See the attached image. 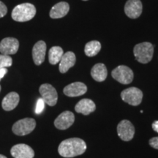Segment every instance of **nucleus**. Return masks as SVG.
I'll return each instance as SVG.
<instances>
[{"mask_svg":"<svg viewBox=\"0 0 158 158\" xmlns=\"http://www.w3.org/2000/svg\"><path fill=\"white\" fill-rule=\"evenodd\" d=\"M86 150V143L78 138H71L64 140L59 144L58 152L62 157L71 158L81 155Z\"/></svg>","mask_w":158,"mask_h":158,"instance_id":"nucleus-1","label":"nucleus"},{"mask_svg":"<svg viewBox=\"0 0 158 158\" xmlns=\"http://www.w3.org/2000/svg\"><path fill=\"white\" fill-rule=\"evenodd\" d=\"M36 14V8L32 4L23 3L17 5L12 11V19L18 22L30 21Z\"/></svg>","mask_w":158,"mask_h":158,"instance_id":"nucleus-2","label":"nucleus"},{"mask_svg":"<svg viewBox=\"0 0 158 158\" xmlns=\"http://www.w3.org/2000/svg\"><path fill=\"white\" fill-rule=\"evenodd\" d=\"M133 54L138 62L147 64L152 59L154 54L153 45L149 42L137 44L134 47Z\"/></svg>","mask_w":158,"mask_h":158,"instance_id":"nucleus-3","label":"nucleus"},{"mask_svg":"<svg viewBox=\"0 0 158 158\" xmlns=\"http://www.w3.org/2000/svg\"><path fill=\"white\" fill-rule=\"evenodd\" d=\"M36 127V121L32 118L20 119L13 124V132L17 135H26L31 133Z\"/></svg>","mask_w":158,"mask_h":158,"instance_id":"nucleus-4","label":"nucleus"},{"mask_svg":"<svg viewBox=\"0 0 158 158\" xmlns=\"http://www.w3.org/2000/svg\"><path fill=\"white\" fill-rule=\"evenodd\" d=\"M143 92L136 87H130L123 90L121 93L122 100L130 106H137L140 105L143 99Z\"/></svg>","mask_w":158,"mask_h":158,"instance_id":"nucleus-5","label":"nucleus"},{"mask_svg":"<svg viewBox=\"0 0 158 158\" xmlns=\"http://www.w3.org/2000/svg\"><path fill=\"white\" fill-rule=\"evenodd\" d=\"M111 76L118 82L122 84H129L133 81L134 74L133 70L125 65H119L114 69Z\"/></svg>","mask_w":158,"mask_h":158,"instance_id":"nucleus-6","label":"nucleus"},{"mask_svg":"<svg viewBox=\"0 0 158 158\" xmlns=\"http://www.w3.org/2000/svg\"><path fill=\"white\" fill-rule=\"evenodd\" d=\"M39 92L45 104L54 106L58 100V94L54 86L49 84H42L40 86Z\"/></svg>","mask_w":158,"mask_h":158,"instance_id":"nucleus-7","label":"nucleus"},{"mask_svg":"<svg viewBox=\"0 0 158 158\" xmlns=\"http://www.w3.org/2000/svg\"><path fill=\"white\" fill-rule=\"evenodd\" d=\"M117 133L122 141H130L135 135V127L133 124L127 119L122 120L117 125Z\"/></svg>","mask_w":158,"mask_h":158,"instance_id":"nucleus-8","label":"nucleus"},{"mask_svg":"<svg viewBox=\"0 0 158 158\" xmlns=\"http://www.w3.org/2000/svg\"><path fill=\"white\" fill-rule=\"evenodd\" d=\"M75 122V115L69 110H65L57 116L54 121V125L59 130H67L73 125Z\"/></svg>","mask_w":158,"mask_h":158,"instance_id":"nucleus-9","label":"nucleus"},{"mask_svg":"<svg viewBox=\"0 0 158 158\" xmlns=\"http://www.w3.org/2000/svg\"><path fill=\"white\" fill-rule=\"evenodd\" d=\"M19 48V42L14 37H6L0 43V52L4 55L15 54Z\"/></svg>","mask_w":158,"mask_h":158,"instance_id":"nucleus-10","label":"nucleus"},{"mask_svg":"<svg viewBox=\"0 0 158 158\" xmlns=\"http://www.w3.org/2000/svg\"><path fill=\"white\" fill-rule=\"evenodd\" d=\"M143 5L141 0H128L124 5V13L130 19H137L141 15Z\"/></svg>","mask_w":158,"mask_h":158,"instance_id":"nucleus-11","label":"nucleus"},{"mask_svg":"<svg viewBox=\"0 0 158 158\" xmlns=\"http://www.w3.org/2000/svg\"><path fill=\"white\" fill-rule=\"evenodd\" d=\"M10 153L14 158H33L35 156L34 150L24 143L13 146L10 150Z\"/></svg>","mask_w":158,"mask_h":158,"instance_id":"nucleus-12","label":"nucleus"},{"mask_svg":"<svg viewBox=\"0 0 158 158\" xmlns=\"http://www.w3.org/2000/svg\"><path fill=\"white\" fill-rule=\"evenodd\" d=\"M87 92V86L82 82H74L64 88L63 92L66 96L74 98L81 96Z\"/></svg>","mask_w":158,"mask_h":158,"instance_id":"nucleus-13","label":"nucleus"},{"mask_svg":"<svg viewBox=\"0 0 158 158\" xmlns=\"http://www.w3.org/2000/svg\"><path fill=\"white\" fill-rule=\"evenodd\" d=\"M45 53H46V44L44 41L40 40L36 43L32 49L33 61L36 65H40L44 62Z\"/></svg>","mask_w":158,"mask_h":158,"instance_id":"nucleus-14","label":"nucleus"},{"mask_svg":"<svg viewBox=\"0 0 158 158\" xmlns=\"http://www.w3.org/2000/svg\"><path fill=\"white\" fill-rule=\"evenodd\" d=\"M76 62V55L72 51H68L63 56L59 62V69L61 73H65L70 70L71 68L74 66Z\"/></svg>","mask_w":158,"mask_h":158,"instance_id":"nucleus-15","label":"nucleus"},{"mask_svg":"<svg viewBox=\"0 0 158 158\" xmlns=\"http://www.w3.org/2000/svg\"><path fill=\"white\" fill-rule=\"evenodd\" d=\"M75 110L77 113L87 116L96 110V105L90 99H82L76 104Z\"/></svg>","mask_w":158,"mask_h":158,"instance_id":"nucleus-16","label":"nucleus"},{"mask_svg":"<svg viewBox=\"0 0 158 158\" xmlns=\"http://www.w3.org/2000/svg\"><path fill=\"white\" fill-rule=\"evenodd\" d=\"M70 5L68 2H61L55 5L50 11V17L51 19H56L64 17L68 13Z\"/></svg>","mask_w":158,"mask_h":158,"instance_id":"nucleus-17","label":"nucleus"},{"mask_svg":"<svg viewBox=\"0 0 158 158\" xmlns=\"http://www.w3.org/2000/svg\"><path fill=\"white\" fill-rule=\"evenodd\" d=\"M19 100L20 98L19 94L15 92H10L4 98L2 102V106L5 110L10 111V110H13L16 108Z\"/></svg>","mask_w":158,"mask_h":158,"instance_id":"nucleus-18","label":"nucleus"},{"mask_svg":"<svg viewBox=\"0 0 158 158\" xmlns=\"http://www.w3.org/2000/svg\"><path fill=\"white\" fill-rule=\"evenodd\" d=\"M91 76L98 82H102L108 76V71L106 65L102 63H98L91 70Z\"/></svg>","mask_w":158,"mask_h":158,"instance_id":"nucleus-19","label":"nucleus"},{"mask_svg":"<svg viewBox=\"0 0 158 158\" xmlns=\"http://www.w3.org/2000/svg\"><path fill=\"white\" fill-rule=\"evenodd\" d=\"M64 54L63 49L59 46L52 47L48 52V60L50 64L55 65L60 62L61 59Z\"/></svg>","mask_w":158,"mask_h":158,"instance_id":"nucleus-20","label":"nucleus"},{"mask_svg":"<svg viewBox=\"0 0 158 158\" xmlns=\"http://www.w3.org/2000/svg\"><path fill=\"white\" fill-rule=\"evenodd\" d=\"M101 50V44L99 41L92 40L87 43L85 45L84 52L87 56L92 57L96 56Z\"/></svg>","mask_w":158,"mask_h":158,"instance_id":"nucleus-21","label":"nucleus"},{"mask_svg":"<svg viewBox=\"0 0 158 158\" xmlns=\"http://www.w3.org/2000/svg\"><path fill=\"white\" fill-rule=\"evenodd\" d=\"M13 64V59L10 56L0 54V69L7 68Z\"/></svg>","mask_w":158,"mask_h":158,"instance_id":"nucleus-22","label":"nucleus"},{"mask_svg":"<svg viewBox=\"0 0 158 158\" xmlns=\"http://www.w3.org/2000/svg\"><path fill=\"white\" fill-rule=\"evenodd\" d=\"M45 102L43 101L42 98H40L37 100V104H36V108H35V113L37 114H40L43 112V110H44L45 108Z\"/></svg>","mask_w":158,"mask_h":158,"instance_id":"nucleus-23","label":"nucleus"},{"mask_svg":"<svg viewBox=\"0 0 158 158\" xmlns=\"http://www.w3.org/2000/svg\"><path fill=\"white\" fill-rule=\"evenodd\" d=\"M7 13V8L2 2L0 1V19L5 16Z\"/></svg>","mask_w":158,"mask_h":158,"instance_id":"nucleus-24","label":"nucleus"},{"mask_svg":"<svg viewBox=\"0 0 158 158\" xmlns=\"http://www.w3.org/2000/svg\"><path fill=\"white\" fill-rule=\"evenodd\" d=\"M149 145L155 149H158V137L152 138L149 141Z\"/></svg>","mask_w":158,"mask_h":158,"instance_id":"nucleus-25","label":"nucleus"},{"mask_svg":"<svg viewBox=\"0 0 158 158\" xmlns=\"http://www.w3.org/2000/svg\"><path fill=\"white\" fill-rule=\"evenodd\" d=\"M7 68L0 69V81L2 80V78H4V76L7 74Z\"/></svg>","mask_w":158,"mask_h":158,"instance_id":"nucleus-26","label":"nucleus"},{"mask_svg":"<svg viewBox=\"0 0 158 158\" xmlns=\"http://www.w3.org/2000/svg\"><path fill=\"white\" fill-rule=\"evenodd\" d=\"M152 127V129L154 130V131L157 132L158 133V120H156V121L153 122Z\"/></svg>","mask_w":158,"mask_h":158,"instance_id":"nucleus-27","label":"nucleus"},{"mask_svg":"<svg viewBox=\"0 0 158 158\" xmlns=\"http://www.w3.org/2000/svg\"><path fill=\"white\" fill-rule=\"evenodd\" d=\"M0 158H7L5 157V156H4L2 155H0Z\"/></svg>","mask_w":158,"mask_h":158,"instance_id":"nucleus-28","label":"nucleus"},{"mask_svg":"<svg viewBox=\"0 0 158 158\" xmlns=\"http://www.w3.org/2000/svg\"><path fill=\"white\" fill-rule=\"evenodd\" d=\"M1 89H2L1 88V86H0V92H1Z\"/></svg>","mask_w":158,"mask_h":158,"instance_id":"nucleus-29","label":"nucleus"},{"mask_svg":"<svg viewBox=\"0 0 158 158\" xmlns=\"http://www.w3.org/2000/svg\"><path fill=\"white\" fill-rule=\"evenodd\" d=\"M84 1H87V0H84Z\"/></svg>","mask_w":158,"mask_h":158,"instance_id":"nucleus-30","label":"nucleus"}]
</instances>
